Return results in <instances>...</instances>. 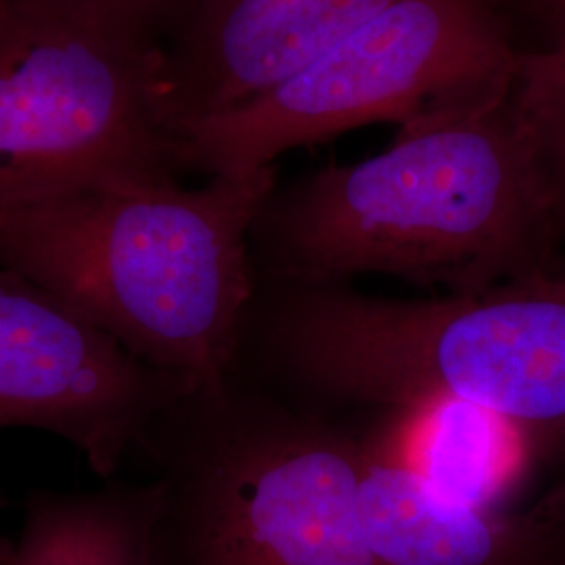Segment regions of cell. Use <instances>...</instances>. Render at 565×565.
<instances>
[{"instance_id": "1", "label": "cell", "mask_w": 565, "mask_h": 565, "mask_svg": "<svg viewBox=\"0 0 565 565\" xmlns=\"http://www.w3.org/2000/svg\"><path fill=\"white\" fill-rule=\"evenodd\" d=\"M520 76V74H518ZM536 126L518 81L398 126L382 153L277 184L249 231L254 277L385 275L445 294L562 266Z\"/></svg>"}, {"instance_id": "2", "label": "cell", "mask_w": 565, "mask_h": 565, "mask_svg": "<svg viewBox=\"0 0 565 565\" xmlns=\"http://www.w3.org/2000/svg\"><path fill=\"white\" fill-rule=\"evenodd\" d=\"M228 377L342 415L476 404L565 463V268L415 300L254 277Z\"/></svg>"}, {"instance_id": "3", "label": "cell", "mask_w": 565, "mask_h": 565, "mask_svg": "<svg viewBox=\"0 0 565 565\" xmlns=\"http://www.w3.org/2000/svg\"><path fill=\"white\" fill-rule=\"evenodd\" d=\"M277 166L0 207V268L76 308L142 363L228 377L254 294L249 231Z\"/></svg>"}, {"instance_id": "4", "label": "cell", "mask_w": 565, "mask_h": 565, "mask_svg": "<svg viewBox=\"0 0 565 565\" xmlns=\"http://www.w3.org/2000/svg\"><path fill=\"white\" fill-rule=\"evenodd\" d=\"M132 455L153 488L147 565H375L342 413L226 377L166 404Z\"/></svg>"}, {"instance_id": "5", "label": "cell", "mask_w": 565, "mask_h": 565, "mask_svg": "<svg viewBox=\"0 0 565 565\" xmlns=\"http://www.w3.org/2000/svg\"><path fill=\"white\" fill-rule=\"evenodd\" d=\"M522 57L494 0H398L260 97L181 128L182 172L254 170L366 124L480 102L518 81Z\"/></svg>"}, {"instance_id": "6", "label": "cell", "mask_w": 565, "mask_h": 565, "mask_svg": "<svg viewBox=\"0 0 565 565\" xmlns=\"http://www.w3.org/2000/svg\"><path fill=\"white\" fill-rule=\"evenodd\" d=\"M181 177L162 49L0 0V207Z\"/></svg>"}, {"instance_id": "7", "label": "cell", "mask_w": 565, "mask_h": 565, "mask_svg": "<svg viewBox=\"0 0 565 565\" xmlns=\"http://www.w3.org/2000/svg\"><path fill=\"white\" fill-rule=\"evenodd\" d=\"M189 387L39 282L0 268V429L53 434L114 480L147 425Z\"/></svg>"}, {"instance_id": "8", "label": "cell", "mask_w": 565, "mask_h": 565, "mask_svg": "<svg viewBox=\"0 0 565 565\" xmlns=\"http://www.w3.org/2000/svg\"><path fill=\"white\" fill-rule=\"evenodd\" d=\"M398 0H200L162 49V99L179 130L260 97Z\"/></svg>"}, {"instance_id": "9", "label": "cell", "mask_w": 565, "mask_h": 565, "mask_svg": "<svg viewBox=\"0 0 565 565\" xmlns=\"http://www.w3.org/2000/svg\"><path fill=\"white\" fill-rule=\"evenodd\" d=\"M359 507L375 565H565V478L534 505L492 511L363 450Z\"/></svg>"}, {"instance_id": "10", "label": "cell", "mask_w": 565, "mask_h": 565, "mask_svg": "<svg viewBox=\"0 0 565 565\" xmlns=\"http://www.w3.org/2000/svg\"><path fill=\"white\" fill-rule=\"evenodd\" d=\"M361 440L366 455L411 469L448 499L492 511L518 509L520 490L541 463L515 425L450 398L377 411Z\"/></svg>"}, {"instance_id": "11", "label": "cell", "mask_w": 565, "mask_h": 565, "mask_svg": "<svg viewBox=\"0 0 565 565\" xmlns=\"http://www.w3.org/2000/svg\"><path fill=\"white\" fill-rule=\"evenodd\" d=\"M95 490H34L20 536L0 565H147L149 482L105 480Z\"/></svg>"}, {"instance_id": "12", "label": "cell", "mask_w": 565, "mask_h": 565, "mask_svg": "<svg viewBox=\"0 0 565 565\" xmlns=\"http://www.w3.org/2000/svg\"><path fill=\"white\" fill-rule=\"evenodd\" d=\"M520 97L536 126L559 237H565V42L524 53Z\"/></svg>"}, {"instance_id": "13", "label": "cell", "mask_w": 565, "mask_h": 565, "mask_svg": "<svg viewBox=\"0 0 565 565\" xmlns=\"http://www.w3.org/2000/svg\"><path fill=\"white\" fill-rule=\"evenodd\" d=\"M109 36L163 49L177 36L200 0H25Z\"/></svg>"}, {"instance_id": "14", "label": "cell", "mask_w": 565, "mask_h": 565, "mask_svg": "<svg viewBox=\"0 0 565 565\" xmlns=\"http://www.w3.org/2000/svg\"><path fill=\"white\" fill-rule=\"evenodd\" d=\"M532 15L541 21L548 32V46L565 42V0H524Z\"/></svg>"}, {"instance_id": "15", "label": "cell", "mask_w": 565, "mask_h": 565, "mask_svg": "<svg viewBox=\"0 0 565 565\" xmlns=\"http://www.w3.org/2000/svg\"><path fill=\"white\" fill-rule=\"evenodd\" d=\"M4 507H7V499H4V494H2V490H0V513H2V509H4ZM11 546H13V541L0 534V564L7 559V555H9Z\"/></svg>"}]
</instances>
